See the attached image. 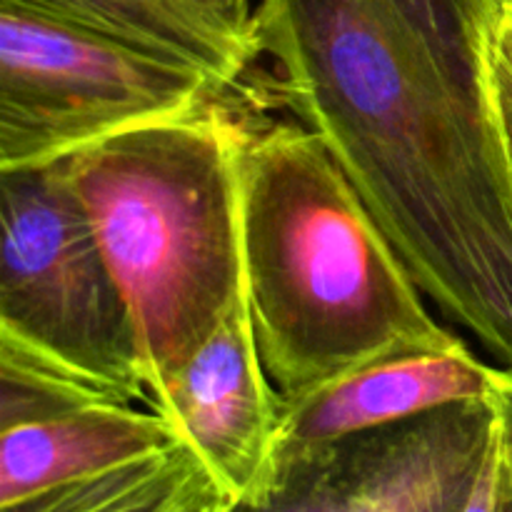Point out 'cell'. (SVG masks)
<instances>
[{
    "label": "cell",
    "mask_w": 512,
    "mask_h": 512,
    "mask_svg": "<svg viewBox=\"0 0 512 512\" xmlns=\"http://www.w3.org/2000/svg\"><path fill=\"white\" fill-rule=\"evenodd\" d=\"M230 498L215 483H208L190 503H185L178 512H225Z\"/></svg>",
    "instance_id": "17"
},
{
    "label": "cell",
    "mask_w": 512,
    "mask_h": 512,
    "mask_svg": "<svg viewBox=\"0 0 512 512\" xmlns=\"http://www.w3.org/2000/svg\"><path fill=\"white\" fill-rule=\"evenodd\" d=\"M490 400L388 428L280 445L253 493L225 512H463L493 450Z\"/></svg>",
    "instance_id": "6"
},
{
    "label": "cell",
    "mask_w": 512,
    "mask_h": 512,
    "mask_svg": "<svg viewBox=\"0 0 512 512\" xmlns=\"http://www.w3.org/2000/svg\"><path fill=\"white\" fill-rule=\"evenodd\" d=\"M500 440V438H498ZM512 512V478L503 465V453H500V478H498V510Z\"/></svg>",
    "instance_id": "18"
},
{
    "label": "cell",
    "mask_w": 512,
    "mask_h": 512,
    "mask_svg": "<svg viewBox=\"0 0 512 512\" xmlns=\"http://www.w3.org/2000/svg\"><path fill=\"white\" fill-rule=\"evenodd\" d=\"M503 0H260L258 55L423 295L512 370V175L488 45Z\"/></svg>",
    "instance_id": "1"
},
{
    "label": "cell",
    "mask_w": 512,
    "mask_h": 512,
    "mask_svg": "<svg viewBox=\"0 0 512 512\" xmlns=\"http://www.w3.org/2000/svg\"><path fill=\"white\" fill-rule=\"evenodd\" d=\"M223 85L0 0V170L40 168L100 140L193 115Z\"/></svg>",
    "instance_id": "4"
},
{
    "label": "cell",
    "mask_w": 512,
    "mask_h": 512,
    "mask_svg": "<svg viewBox=\"0 0 512 512\" xmlns=\"http://www.w3.org/2000/svg\"><path fill=\"white\" fill-rule=\"evenodd\" d=\"M498 420V438L500 453H503V465L512 478V370H495L493 398H490Z\"/></svg>",
    "instance_id": "14"
},
{
    "label": "cell",
    "mask_w": 512,
    "mask_h": 512,
    "mask_svg": "<svg viewBox=\"0 0 512 512\" xmlns=\"http://www.w3.org/2000/svg\"><path fill=\"white\" fill-rule=\"evenodd\" d=\"M183 440L160 413L93 405L0 433V508L60 485L175 448Z\"/></svg>",
    "instance_id": "9"
},
{
    "label": "cell",
    "mask_w": 512,
    "mask_h": 512,
    "mask_svg": "<svg viewBox=\"0 0 512 512\" xmlns=\"http://www.w3.org/2000/svg\"><path fill=\"white\" fill-rule=\"evenodd\" d=\"M488 80L500 138H503L505 158H508V168L512 175V25L503 15V8H500L493 35H490Z\"/></svg>",
    "instance_id": "13"
},
{
    "label": "cell",
    "mask_w": 512,
    "mask_h": 512,
    "mask_svg": "<svg viewBox=\"0 0 512 512\" xmlns=\"http://www.w3.org/2000/svg\"><path fill=\"white\" fill-rule=\"evenodd\" d=\"M153 58L190 65L223 88L240 80L258 45L190 0H8Z\"/></svg>",
    "instance_id": "10"
},
{
    "label": "cell",
    "mask_w": 512,
    "mask_h": 512,
    "mask_svg": "<svg viewBox=\"0 0 512 512\" xmlns=\"http://www.w3.org/2000/svg\"><path fill=\"white\" fill-rule=\"evenodd\" d=\"M240 225L255 340L280 398L393 350L463 343L435 323L388 235L303 123L245 130Z\"/></svg>",
    "instance_id": "2"
},
{
    "label": "cell",
    "mask_w": 512,
    "mask_h": 512,
    "mask_svg": "<svg viewBox=\"0 0 512 512\" xmlns=\"http://www.w3.org/2000/svg\"><path fill=\"white\" fill-rule=\"evenodd\" d=\"M213 478L185 443L0 512H178Z\"/></svg>",
    "instance_id": "11"
},
{
    "label": "cell",
    "mask_w": 512,
    "mask_h": 512,
    "mask_svg": "<svg viewBox=\"0 0 512 512\" xmlns=\"http://www.w3.org/2000/svg\"><path fill=\"white\" fill-rule=\"evenodd\" d=\"M268 378L245 298L150 395V408L173 425L230 500L253 493L273 458L283 398Z\"/></svg>",
    "instance_id": "7"
},
{
    "label": "cell",
    "mask_w": 512,
    "mask_h": 512,
    "mask_svg": "<svg viewBox=\"0 0 512 512\" xmlns=\"http://www.w3.org/2000/svg\"><path fill=\"white\" fill-rule=\"evenodd\" d=\"M243 140V125L213 103L65 158L128 300L148 403L248 298Z\"/></svg>",
    "instance_id": "3"
},
{
    "label": "cell",
    "mask_w": 512,
    "mask_h": 512,
    "mask_svg": "<svg viewBox=\"0 0 512 512\" xmlns=\"http://www.w3.org/2000/svg\"><path fill=\"white\" fill-rule=\"evenodd\" d=\"M495 370L463 343L443 350H393L298 398H283L280 445H310L388 428L458 403L493 398Z\"/></svg>",
    "instance_id": "8"
},
{
    "label": "cell",
    "mask_w": 512,
    "mask_h": 512,
    "mask_svg": "<svg viewBox=\"0 0 512 512\" xmlns=\"http://www.w3.org/2000/svg\"><path fill=\"white\" fill-rule=\"evenodd\" d=\"M503 15L508 18V23L512 25V0H503Z\"/></svg>",
    "instance_id": "19"
},
{
    "label": "cell",
    "mask_w": 512,
    "mask_h": 512,
    "mask_svg": "<svg viewBox=\"0 0 512 512\" xmlns=\"http://www.w3.org/2000/svg\"><path fill=\"white\" fill-rule=\"evenodd\" d=\"M190 3L200 5V8L208 10L210 15H215L218 20H223L225 25H230L233 30H238L240 35H248V38L255 40L250 0H190Z\"/></svg>",
    "instance_id": "16"
},
{
    "label": "cell",
    "mask_w": 512,
    "mask_h": 512,
    "mask_svg": "<svg viewBox=\"0 0 512 512\" xmlns=\"http://www.w3.org/2000/svg\"><path fill=\"white\" fill-rule=\"evenodd\" d=\"M498 478H500V440L495 435L493 450H490L488 460H485L483 470L478 475L473 495H470L468 505L463 512H495L498 510Z\"/></svg>",
    "instance_id": "15"
},
{
    "label": "cell",
    "mask_w": 512,
    "mask_h": 512,
    "mask_svg": "<svg viewBox=\"0 0 512 512\" xmlns=\"http://www.w3.org/2000/svg\"><path fill=\"white\" fill-rule=\"evenodd\" d=\"M93 405H130L100 380L0 333V433Z\"/></svg>",
    "instance_id": "12"
},
{
    "label": "cell",
    "mask_w": 512,
    "mask_h": 512,
    "mask_svg": "<svg viewBox=\"0 0 512 512\" xmlns=\"http://www.w3.org/2000/svg\"><path fill=\"white\" fill-rule=\"evenodd\" d=\"M0 333L148 403L128 300L65 160L0 170Z\"/></svg>",
    "instance_id": "5"
}]
</instances>
